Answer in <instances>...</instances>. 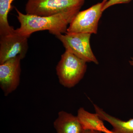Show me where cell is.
<instances>
[{"label":"cell","mask_w":133,"mask_h":133,"mask_svg":"<svg viewBox=\"0 0 133 133\" xmlns=\"http://www.w3.org/2000/svg\"><path fill=\"white\" fill-rule=\"evenodd\" d=\"M14 1L0 0V37L8 35L15 32V30L8 21V15Z\"/></svg>","instance_id":"obj_11"},{"label":"cell","mask_w":133,"mask_h":133,"mask_svg":"<svg viewBox=\"0 0 133 133\" xmlns=\"http://www.w3.org/2000/svg\"><path fill=\"white\" fill-rule=\"evenodd\" d=\"M108 1L103 0L88 9L79 11L69 24L66 33L97 34L103 8Z\"/></svg>","instance_id":"obj_4"},{"label":"cell","mask_w":133,"mask_h":133,"mask_svg":"<svg viewBox=\"0 0 133 133\" xmlns=\"http://www.w3.org/2000/svg\"><path fill=\"white\" fill-rule=\"evenodd\" d=\"M78 119L84 130L97 131L104 133L107 129L103 120L97 113H91L81 107L78 111Z\"/></svg>","instance_id":"obj_10"},{"label":"cell","mask_w":133,"mask_h":133,"mask_svg":"<svg viewBox=\"0 0 133 133\" xmlns=\"http://www.w3.org/2000/svg\"><path fill=\"white\" fill-rule=\"evenodd\" d=\"M87 68L86 62L65 50L56 68L59 83L67 88L73 87L83 78Z\"/></svg>","instance_id":"obj_2"},{"label":"cell","mask_w":133,"mask_h":133,"mask_svg":"<svg viewBox=\"0 0 133 133\" xmlns=\"http://www.w3.org/2000/svg\"><path fill=\"white\" fill-rule=\"evenodd\" d=\"M95 113L103 121L112 127L111 131L115 133H133V118L124 121L110 115L97 105L94 104Z\"/></svg>","instance_id":"obj_9"},{"label":"cell","mask_w":133,"mask_h":133,"mask_svg":"<svg viewBox=\"0 0 133 133\" xmlns=\"http://www.w3.org/2000/svg\"><path fill=\"white\" fill-rule=\"evenodd\" d=\"M129 63L131 65L133 66V57L131 58V60L129 61Z\"/></svg>","instance_id":"obj_15"},{"label":"cell","mask_w":133,"mask_h":133,"mask_svg":"<svg viewBox=\"0 0 133 133\" xmlns=\"http://www.w3.org/2000/svg\"><path fill=\"white\" fill-rule=\"evenodd\" d=\"M85 0H28L25 6L26 14L40 16L53 15L81 8Z\"/></svg>","instance_id":"obj_3"},{"label":"cell","mask_w":133,"mask_h":133,"mask_svg":"<svg viewBox=\"0 0 133 133\" xmlns=\"http://www.w3.org/2000/svg\"><path fill=\"white\" fill-rule=\"evenodd\" d=\"M131 1L132 0H108L105 3L103 8V11L104 12L106 9L113 5L122 3H128Z\"/></svg>","instance_id":"obj_12"},{"label":"cell","mask_w":133,"mask_h":133,"mask_svg":"<svg viewBox=\"0 0 133 133\" xmlns=\"http://www.w3.org/2000/svg\"><path fill=\"white\" fill-rule=\"evenodd\" d=\"M21 59L18 56L0 64V87L5 96L15 90L19 85Z\"/></svg>","instance_id":"obj_7"},{"label":"cell","mask_w":133,"mask_h":133,"mask_svg":"<svg viewBox=\"0 0 133 133\" xmlns=\"http://www.w3.org/2000/svg\"><path fill=\"white\" fill-rule=\"evenodd\" d=\"M82 133H94L92 131L90 130H84Z\"/></svg>","instance_id":"obj_13"},{"label":"cell","mask_w":133,"mask_h":133,"mask_svg":"<svg viewBox=\"0 0 133 133\" xmlns=\"http://www.w3.org/2000/svg\"><path fill=\"white\" fill-rule=\"evenodd\" d=\"M94 133H102V132H99L97 131H93Z\"/></svg>","instance_id":"obj_16"},{"label":"cell","mask_w":133,"mask_h":133,"mask_svg":"<svg viewBox=\"0 0 133 133\" xmlns=\"http://www.w3.org/2000/svg\"><path fill=\"white\" fill-rule=\"evenodd\" d=\"M28 38L17 35L15 31L0 37V64L18 56L23 59L28 49Z\"/></svg>","instance_id":"obj_6"},{"label":"cell","mask_w":133,"mask_h":133,"mask_svg":"<svg viewBox=\"0 0 133 133\" xmlns=\"http://www.w3.org/2000/svg\"><path fill=\"white\" fill-rule=\"evenodd\" d=\"M91 34L87 33H67L56 36L62 42L65 49L85 62L96 64L98 61L91 48L90 39Z\"/></svg>","instance_id":"obj_5"},{"label":"cell","mask_w":133,"mask_h":133,"mask_svg":"<svg viewBox=\"0 0 133 133\" xmlns=\"http://www.w3.org/2000/svg\"><path fill=\"white\" fill-rule=\"evenodd\" d=\"M80 9L77 8L53 15L47 16L24 14L16 8L17 18L21 26L15 30L17 35L29 38L35 32L48 30L56 36L66 33L68 25Z\"/></svg>","instance_id":"obj_1"},{"label":"cell","mask_w":133,"mask_h":133,"mask_svg":"<svg viewBox=\"0 0 133 133\" xmlns=\"http://www.w3.org/2000/svg\"><path fill=\"white\" fill-rule=\"evenodd\" d=\"M104 133H115L113 132L112 131H110V130H109V129H107L105 130L104 131Z\"/></svg>","instance_id":"obj_14"},{"label":"cell","mask_w":133,"mask_h":133,"mask_svg":"<svg viewBox=\"0 0 133 133\" xmlns=\"http://www.w3.org/2000/svg\"><path fill=\"white\" fill-rule=\"evenodd\" d=\"M54 126L57 133H82L84 131L77 116L64 111L59 112Z\"/></svg>","instance_id":"obj_8"}]
</instances>
